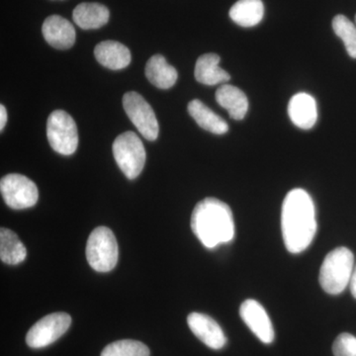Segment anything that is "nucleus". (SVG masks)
I'll use <instances>...</instances> for the list:
<instances>
[{
    "label": "nucleus",
    "instance_id": "nucleus-1",
    "mask_svg": "<svg viewBox=\"0 0 356 356\" xmlns=\"http://www.w3.org/2000/svg\"><path fill=\"white\" fill-rule=\"evenodd\" d=\"M281 229L288 252L300 254L310 247L317 233V220L313 199L304 189H293L285 196Z\"/></svg>",
    "mask_w": 356,
    "mask_h": 356
},
{
    "label": "nucleus",
    "instance_id": "nucleus-2",
    "mask_svg": "<svg viewBox=\"0 0 356 356\" xmlns=\"http://www.w3.org/2000/svg\"><path fill=\"white\" fill-rule=\"evenodd\" d=\"M191 229L205 248L228 243L235 236L233 212L228 204L219 199L205 198L192 212Z\"/></svg>",
    "mask_w": 356,
    "mask_h": 356
},
{
    "label": "nucleus",
    "instance_id": "nucleus-3",
    "mask_svg": "<svg viewBox=\"0 0 356 356\" xmlns=\"http://www.w3.org/2000/svg\"><path fill=\"white\" fill-rule=\"evenodd\" d=\"M355 266V255L350 250L344 247L334 248L327 254L321 266V286L327 294H341L350 286Z\"/></svg>",
    "mask_w": 356,
    "mask_h": 356
},
{
    "label": "nucleus",
    "instance_id": "nucleus-4",
    "mask_svg": "<svg viewBox=\"0 0 356 356\" xmlns=\"http://www.w3.org/2000/svg\"><path fill=\"white\" fill-rule=\"evenodd\" d=\"M89 266L98 273H108L118 261V243L113 232L106 227L93 229L86 243Z\"/></svg>",
    "mask_w": 356,
    "mask_h": 356
},
{
    "label": "nucleus",
    "instance_id": "nucleus-5",
    "mask_svg": "<svg viewBox=\"0 0 356 356\" xmlns=\"http://www.w3.org/2000/svg\"><path fill=\"white\" fill-rule=\"evenodd\" d=\"M113 154L117 165L129 179H135L144 170L146 149L137 134L125 132L119 135L113 143Z\"/></svg>",
    "mask_w": 356,
    "mask_h": 356
},
{
    "label": "nucleus",
    "instance_id": "nucleus-6",
    "mask_svg": "<svg viewBox=\"0 0 356 356\" xmlns=\"http://www.w3.org/2000/svg\"><path fill=\"white\" fill-rule=\"evenodd\" d=\"M47 138L54 151L70 156L76 153L79 145V134L76 122L64 110L51 112L47 121Z\"/></svg>",
    "mask_w": 356,
    "mask_h": 356
},
{
    "label": "nucleus",
    "instance_id": "nucleus-7",
    "mask_svg": "<svg viewBox=\"0 0 356 356\" xmlns=\"http://www.w3.org/2000/svg\"><path fill=\"white\" fill-rule=\"evenodd\" d=\"M0 191L7 205L15 210L33 207L39 198L37 185L30 178L17 173L1 178Z\"/></svg>",
    "mask_w": 356,
    "mask_h": 356
},
{
    "label": "nucleus",
    "instance_id": "nucleus-8",
    "mask_svg": "<svg viewBox=\"0 0 356 356\" xmlns=\"http://www.w3.org/2000/svg\"><path fill=\"white\" fill-rule=\"evenodd\" d=\"M123 107L129 119L145 139H158L159 127L156 114L142 95L135 91L125 93L123 96Z\"/></svg>",
    "mask_w": 356,
    "mask_h": 356
},
{
    "label": "nucleus",
    "instance_id": "nucleus-9",
    "mask_svg": "<svg viewBox=\"0 0 356 356\" xmlns=\"http://www.w3.org/2000/svg\"><path fill=\"white\" fill-rule=\"evenodd\" d=\"M72 317L67 313H54L38 321L26 336V343L32 348H42L58 341L69 330Z\"/></svg>",
    "mask_w": 356,
    "mask_h": 356
},
{
    "label": "nucleus",
    "instance_id": "nucleus-10",
    "mask_svg": "<svg viewBox=\"0 0 356 356\" xmlns=\"http://www.w3.org/2000/svg\"><path fill=\"white\" fill-rule=\"evenodd\" d=\"M241 318L261 343L269 344L274 341L273 323L266 309L255 300L248 299L241 305Z\"/></svg>",
    "mask_w": 356,
    "mask_h": 356
},
{
    "label": "nucleus",
    "instance_id": "nucleus-11",
    "mask_svg": "<svg viewBox=\"0 0 356 356\" xmlns=\"http://www.w3.org/2000/svg\"><path fill=\"white\" fill-rule=\"evenodd\" d=\"M189 329L196 337L212 350H221L227 343L222 327L214 320L202 313L189 314L187 317Z\"/></svg>",
    "mask_w": 356,
    "mask_h": 356
},
{
    "label": "nucleus",
    "instance_id": "nucleus-12",
    "mask_svg": "<svg viewBox=\"0 0 356 356\" xmlns=\"http://www.w3.org/2000/svg\"><path fill=\"white\" fill-rule=\"evenodd\" d=\"M42 33L47 43L58 50H67L76 43V30L72 23L60 15L49 16Z\"/></svg>",
    "mask_w": 356,
    "mask_h": 356
},
{
    "label": "nucleus",
    "instance_id": "nucleus-13",
    "mask_svg": "<svg viewBox=\"0 0 356 356\" xmlns=\"http://www.w3.org/2000/svg\"><path fill=\"white\" fill-rule=\"evenodd\" d=\"M288 114L296 127L303 130L313 128L318 119L315 98L308 93H297L290 99Z\"/></svg>",
    "mask_w": 356,
    "mask_h": 356
},
{
    "label": "nucleus",
    "instance_id": "nucleus-14",
    "mask_svg": "<svg viewBox=\"0 0 356 356\" xmlns=\"http://www.w3.org/2000/svg\"><path fill=\"white\" fill-rule=\"evenodd\" d=\"M95 56L100 65L113 70L125 69L132 60L127 47L115 41H104L98 44L95 49Z\"/></svg>",
    "mask_w": 356,
    "mask_h": 356
},
{
    "label": "nucleus",
    "instance_id": "nucleus-15",
    "mask_svg": "<svg viewBox=\"0 0 356 356\" xmlns=\"http://www.w3.org/2000/svg\"><path fill=\"white\" fill-rule=\"evenodd\" d=\"M219 63L220 57L216 54H205L201 56L194 70L196 81L210 86L228 83L231 76L226 70L220 67Z\"/></svg>",
    "mask_w": 356,
    "mask_h": 356
},
{
    "label": "nucleus",
    "instance_id": "nucleus-16",
    "mask_svg": "<svg viewBox=\"0 0 356 356\" xmlns=\"http://www.w3.org/2000/svg\"><path fill=\"white\" fill-rule=\"evenodd\" d=\"M218 104L228 111L231 118L243 120L248 110L247 95L236 86L224 84L216 91Z\"/></svg>",
    "mask_w": 356,
    "mask_h": 356
},
{
    "label": "nucleus",
    "instance_id": "nucleus-17",
    "mask_svg": "<svg viewBox=\"0 0 356 356\" xmlns=\"http://www.w3.org/2000/svg\"><path fill=\"white\" fill-rule=\"evenodd\" d=\"M109 10L100 3H81L74 8V21L81 29H98L107 24L109 20Z\"/></svg>",
    "mask_w": 356,
    "mask_h": 356
},
{
    "label": "nucleus",
    "instance_id": "nucleus-18",
    "mask_svg": "<svg viewBox=\"0 0 356 356\" xmlns=\"http://www.w3.org/2000/svg\"><path fill=\"white\" fill-rule=\"evenodd\" d=\"M146 76L149 83L161 89L172 88L177 81V72L161 55H154L147 60Z\"/></svg>",
    "mask_w": 356,
    "mask_h": 356
},
{
    "label": "nucleus",
    "instance_id": "nucleus-19",
    "mask_svg": "<svg viewBox=\"0 0 356 356\" xmlns=\"http://www.w3.org/2000/svg\"><path fill=\"white\" fill-rule=\"evenodd\" d=\"M188 113L196 123L204 130L208 131L216 135H222L229 131L228 123L220 117L219 115L213 112L209 107L200 100L195 99L189 102Z\"/></svg>",
    "mask_w": 356,
    "mask_h": 356
},
{
    "label": "nucleus",
    "instance_id": "nucleus-20",
    "mask_svg": "<svg viewBox=\"0 0 356 356\" xmlns=\"http://www.w3.org/2000/svg\"><path fill=\"white\" fill-rule=\"evenodd\" d=\"M264 15L261 0H238L229 10V17L242 27H254L259 24Z\"/></svg>",
    "mask_w": 356,
    "mask_h": 356
},
{
    "label": "nucleus",
    "instance_id": "nucleus-21",
    "mask_svg": "<svg viewBox=\"0 0 356 356\" xmlns=\"http://www.w3.org/2000/svg\"><path fill=\"white\" fill-rule=\"evenodd\" d=\"M27 257V250L20 238L10 229H0V259L4 264L15 266Z\"/></svg>",
    "mask_w": 356,
    "mask_h": 356
},
{
    "label": "nucleus",
    "instance_id": "nucleus-22",
    "mask_svg": "<svg viewBox=\"0 0 356 356\" xmlns=\"http://www.w3.org/2000/svg\"><path fill=\"white\" fill-rule=\"evenodd\" d=\"M332 29L343 40L348 55L356 58V24L344 15H337L332 20Z\"/></svg>",
    "mask_w": 356,
    "mask_h": 356
},
{
    "label": "nucleus",
    "instance_id": "nucleus-23",
    "mask_svg": "<svg viewBox=\"0 0 356 356\" xmlns=\"http://www.w3.org/2000/svg\"><path fill=\"white\" fill-rule=\"evenodd\" d=\"M102 356H149V348L140 341L123 339L108 344Z\"/></svg>",
    "mask_w": 356,
    "mask_h": 356
},
{
    "label": "nucleus",
    "instance_id": "nucleus-24",
    "mask_svg": "<svg viewBox=\"0 0 356 356\" xmlns=\"http://www.w3.org/2000/svg\"><path fill=\"white\" fill-rule=\"evenodd\" d=\"M334 356H356V337L343 332L339 334L332 344Z\"/></svg>",
    "mask_w": 356,
    "mask_h": 356
},
{
    "label": "nucleus",
    "instance_id": "nucleus-25",
    "mask_svg": "<svg viewBox=\"0 0 356 356\" xmlns=\"http://www.w3.org/2000/svg\"><path fill=\"white\" fill-rule=\"evenodd\" d=\"M7 122V112L4 105H0V130L3 131Z\"/></svg>",
    "mask_w": 356,
    "mask_h": 356
},
{
    "label": "nucleus",
    "instance_id": "nucleus-26",
    "mask_svg": "<svg viewBox=\"0 0 356 356\" xmlns=\"http://www.w3.org/2000/svg\"><path fill=\"white\" fill-rule=\"evenodd\" d=\"M350 288L351 294L356 299V264L355 268H353V274H351Z\"/></svg>",
    "mask_w": 356,
    "mask_h": 356
},
{
    "label": "nucleus",
    "instance_id": "nucleus-27",
    "mask_svg": "<svg viewBox=\"0 0 356 356\" xmlns=\"http://www.w3.org/2000/svg\"><path fill=\"white\" fill-rule=\"evenodd\" d=\"M355 24H356V16H355Z\"/></svg>",
    "mask_w": 356,
    "mask_h": 356
}]
</instances>
